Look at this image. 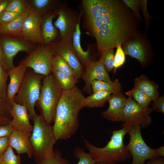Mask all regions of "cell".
I'll use <instances>...</instances> for the list:
<instances>
[{"mask_svg": "<svg viewBox=\"0 0 164 164\" xmlns=\"http://www.w3.org/2000/svg\"><path fill=\"white\" fill-rule=\"evenodd\" d=\"M27 69L21 62L8 72L10 81L7 87V96L11 103L22 84Z\"/></svg>", "mask_w": 164, "mask_h": 164, "instance_id": "19", "label": "cell"}, {"mask_svg": "<svg viewBox=\"0 0 164 164\" xmlns=\"http://www.w3.org/2000/svg\"><path fill=\"white\" fill-rule=\"evenodd\" d=\"M52 70L63 72L74 77V72L73 69L68 63L60 56L53 55Z\"/></svg>", "mask_w": 164, "mask_h": 164, "instance_id": "30", "label": "cell"}, {"mask_svg": "<svg viewBox=\"0 0 164 164\" xmlns=\"http://www.w3.org/2000/svg\"><path fill=\"white\" fill-rule=\"evenodd\" d=\"M21 161L19 155L15 154L13 149L9 146L0 156V164H21Z\"/></svg>", "mask_w": 164, "mask_h": 164, "instance_id": "33", "label": "cell"}, {"mask_svg": "<svg viewBox=\"0 0 164 164\" xmlns=\"http://www.w3.org/2000/svg\"><path fill=\"white\" fill-rule=\"evenodd\" d=\"M42 81L39 99L36 103H38L41 115L51 124L54 122L56 107L63 90L52 73L44 76Z\"/></svg>", "mask_w": 164, "mask_h": 164, "instance_id": "6", "label": "cell"}, {"mask_svg": "<svg viewBox=\"0 0 164 164\" xmlns=\"http://www.w3.org/2000/svg\"><path fill=\"white\" fill-rule=\"evenodd\" d=\"M85 68L81 77L85 82L83 88V90L85 92L91 93V83L94 80L108 82L112 81L104 65L99 60L92 62Z\"/></svg>", "mask_w": 164, "mask_h": 164, "instance_id": "16", "label": "cell"}, {"mask_svg": "<svg viewBox=\"0 0 164 164\" xmlns=\"http://www.w3.org/2000/svg\"><path fill=\"white\" fill-rule=\"evenodd\" d=\"M152 110L148 107H143L128 97L126 99L123 111L124 123L122 126L131 128L138 125L144 128L148 127L152 122L149 114Z\"/></svg>", "mask_w": 164, "mask_h": 164, "instance_id": "12", "label": "cell"}, {"mask_svg": "<svg viewBox=\"0 0 164 164\" xmlns=\"http://www.w3.org/2000/svg\"><path fill=\"white\" fill-rule=\"evenodd\" d=\"M20 15L17 13L4 10L0 14V24L9 22Z\"/></svg>", "mask_w": 164, "mask_h": 164, "instance_id": "40", "label": "cell"}, {"mask_svg": "<svg viewBox=\"0 0 164 164\" xmlns=\"http://www.w3.org/2000/svg\"><path fill=\"white\" fill-rule=\"evenodd\" d=\"M31 9L42 17L46 14L56 9L62 2L57 0H27Z\"/></svg>", "mask_w": 164, "mask_h": 164, "instance_id": "24", "label": "cell"}, {"mask_svg": "<svg viewBox=\"0 0 164 164\" xmlns=\"http://www.w3.org/2000/svg\"><path fill=\"white\" fill-rule=\"evenodd\" d=\"M141 127L132 126L128 132L130 140L126 146L133 157L131 164H144L148 159H152L159 156L155 149L149 147L145 142L141 133Z\"/></svg>", "mask_w": 164, "mask_h": 164, "instance_id": "8", "label": "cell"}, {"mask_svg": "<svg viewBox=\"0 0 164 164\" xmlns=\"http://www.w3.org/2000/svg\"><path fill=\"white\" fill-rule=\"evenodd\" d=\"M9 146V137L0 138V156L6 151Z\"/></svg>", "mask_w": 164, "mask_h": 164, "instance_id": "43", "label": "cell"}, {"mask_svg": "<svg viewBox=\"0 0 164 164\" xmlns=\"http://www.w3.org/2000/svg\"><path fill=\"white\" fill-rule=\"evenodd\" d=\"M155 151L159 156L164 157V147L162 146L159 148L155 149Z\"/></svg>", "mask_w": 164, "mask_h": 164, "instance_id": "46", "label": "cell"}, {"mask_svg": "<svg viewBox=\"0 0 164 164\" xmlns=\"http://www.w3.org/2000/svg\"><path fill=\"white\" fill-rule=\"evenodd\" d=\"M151 160L144 164H164V159L162 156H159Z\"/></svg>", "mask_w": 164, "mask_h": 164, "instance_id": "44", "label": "cell"}, {"mask_svg": "<svg viewBox=\"0 0 164 164\" xmlns=\"http://www.w3.org/2000/svg\"><path fill=\"white\" fill-rule=\"evenodd\" d=\"M11 103L10 114L12 119L9 123L13 130L25 133L30 136L33 126L30 122V118L26 108L13 101Z\"/></svg>", "mask_w": 164, "mask_h": 164, "instance_id": "15", "label": "cell"}, {"mask_svg": "<svg viewBox=\"0 0 164 164\" xmlns=\"http://www.w3.org/2000/svg\"><path fill=\"white\" fill-rule=\"evenodd\" d=\"M12 103L7 95L0 91V125H5L11 121Z\"/></svg>", "mask_w": 164, "mask_h": 164, "instance_id": "28", "label": "cell"}, {"mask_svg": "<svg viewBox=\"0 0 164 164\" xmlns=\"http://www.w3.org/2000/svg\"><path fill=\"white\" fill-rule=\"evenodd\" d=\"M11 0H0V14L5 10Z\"/></svg>", "mask_w": 164, "mask_h": 164, "instance_id": "45", "label": "cell"}, {"mask_svg": "<svg viewBox=\"0 0 164 164\" xmlns=\"http://www.w3.org/2000/svg\"><path fill=\"white\" fill-rule=\"evenodd\" d=\"M73 155L79 159L77 164H96L94 160L89 153L85 152L82 148L77 147L73 152Z\"/></svg>", "mask_w": 164, "mask_h": 164, "instance_id": "35", "label": "cell"}, {"mask_svg": "<svg viewBox=\"0 0 164 164\" xmlns=\"http://www.w3.org/2000/svg\"><path fill=\"white\" fill-rule=\"evenodd\" d=\"M91 85L93 93L104 91L112 94L121 92L122 89L121 84L118 79L111 82L95 80L91 82Z\"/></svg>", "mask_w": 164, "mask_h": 164, "instance_id": "26", "label": "cell"}, {"mask_svg": "<svg viewBox=\"0 0 164 164\" xmlns=\"http://www.w3.org/2000/svg\"><path fill=\"white\" fill-rule=\"evenodd\" d=\"M85 98L76 85L70 90L63 91L52 126L56 141L67 139L77 131L79 126L78 114L84 107Z\"/></svg>", "mask_w": 164, "mask_h": 164, "instance_id": "2", "label": "cell"}, {"mask_svg": "<svg viewBox=\"0 0 164 164\" xmlns=\"http://www.w3.org/2000/svg\"><path fill=\"white\" fill-rule=\"evenodd\" d=\"M30 8L26 0H11L5 10L22 15Z\"/></svg>", "mask_w": 164, "mask_h": 164, "instance_id": "32", "label": "cell"}, {"mask_svg": "<svg viewBox=\"0 0 164 164\" xmlns=\"http://www.w3.org/2000/svg\"><path fill=\"white\" fill-rule=\"evenodd\" d=\"M152 111L160 112L164 114V97L163 95L158 97L153 101L152 105Z\"/></svg>", "mask_w": 164, "mask_h": 164, "instance_id": "41", "label": "cell"}, {"mask_svg": "<svg viewBox=\"0 0 164 164\" xmlns=\"http://www.w3.org/2000/svg\"><path fill=\"white\" fill-rule=\"evenodd\" d=\"M53 55L49 46L37 47L21 62L35 73L46 76L51 73Z\"/></svg>", "mask_w": 164, "mask_h": 164, "instance_id": "10", "label": "cell"}, {"mask_svg": "<svg viewBox=\"0 0 164 164\" xmlns=\"http://www.w3.org/2000/svg\"><path fill=\"white\" fill-rule=\"evenodd\" d=\"M99 60L104 65L107 72L108 73L114 69V51L113 48L104 50L101 53Z\"/></svg>", "mask_w": 164, "mask_h": 164, "instance_id": "31", "label": "cell"}, {"mask_svg": "<svg viewBox=\"0 0 164 164\" xmlns=\"http://www.w3.org/2000/svg\"><path fill=\"white\" fill-rule=\"evenodd\" d=\"M0 35V42L4 56V64L9 70L15 67L13 59L16 55L20 51L29 53L32 51V46L29 41L22 38Z\"/></svg>", "mask_w": 164, "mask_h": 164, "instance_id": "13", "label": "cell"}, {"mask_svg": "<svg viewBox=\"0 0 164 164\" xmlns=\"http://www.w3.org/2000/svg\"><path fill=\"white\" fill-rule=\"evenodd\" d=\"M38 164H70L69 161L63 158L60 151L56 150L52 155L47 157L38 163Z\"/></svg>", "mask_w": 164, "mask_h": 164, "instance_id": "34", "label": "cell"}, {"mask_svg": "<svg viewBox=\"0 0 164 164\" xmlns=\"http://www.w3.org/2000/svg\"><path fill=\"white\" fill-rule=\"evenodd\" d=\"M32 120L33 125L29 138L32 148V156L38 164L53 154V146L56 140L52 126L41 115H37Z\"/></svg>", "mask_w": 164, "mask_h": 164, "instance_id": "4", "label": "cell"}, {"mask_svg": "<svg viewBox=\"0 0 164 164\" xmlns=\"http://www.w3.org/2000/svg\"><path fill=\"white\" fill-rule=\"evenodd\" d=\"M9 70L5 65L0 63V91L7 95V81Z\"/></svg>", "mask_w": 164, "mask_h": 164, "instance_id": "37", "label": "cell"}, {"mask_svg": "<svg viewBox=\"0 0 164 164\" xmlns=\"http://www.w3.org/2000/svg\"><path fill=\"white\" fill-rule=\"evenodd\" d=\"M122 45L125 54L137 59L142 65L150 61L152 50L145 33L138 30Z\"/></svg>", "mask_w": 164, "mask_h": 164, "instance_id": "7", "label": "cell"}, {"mask_svg": "<svg viewBox=\"0 0 164 164\" xmlns=\"http://www.w3.org/2000/svg\"><path fill=\"white\" fill-rule=\"evenodd\" d=\"M80 22L76 26V30L72 37L73 48L78 60L85 68L92 62L94 61L91 57V51L92 46L89 45L86 51L83 49L80 44L81 31L80 27Z\"/></svg>", "mask_w": 164, "mask_h": 164, "instance_id": "21", "label": "cell"}, {"mask_svg": "<svg viewBox=\"0 0 164 164\" xmlns=\"http://www.w3.org/2000/svg\"><path fill=\"white\" fill-rule=\"evenodd\" d=\"M114 56V71L115 72L117 69L122 66L125 60V54L122 48V45H118Z\"/></svg>", "mask_w": 164, "mask_h": 164, "instance_id": "38", "label": "cell"}, {"mask_svg": "<svg viewBox=\"0 0 164 164\" xmlns=\"http://www.w3.org/2000/svg\"><path fill=\"white\" fill-rule=\"evenodd\" d=\"M147 0H140V9L142 13L145 23V33L148 31L152 17L153 16L149 15L147 10Z\"/></svg>", "mask_w": 164, "mask_h": 164, "instance_id": "39", "label": "cell"}, {"mask_svg": "<svg viewBox=\"0 0 164 164\" xmlns=\"http://www.w3.org/2000/svg\"><path fill=\"white\" fill-rule=\"evenodd\" d=\"M30 9L9 22L0 24V35L20 38L24 19Z\"/></svg>", "mask_w": 164, "mask_h": 164, "instance_id": "22", "label": "cell"}, {"mask_svg": "<svg viewBox=\"0 0 164 164\" xmlns=\"http://www.w3.org/2000/svg\"><path fill=\"white\" fill-rule=\"evenodd\" d=\"M80 12L82 28L100 53L122 45L138 30L139 21L121 0H82Z\"/></svg>", "mask_w": 164, "mask_h": 164, "instance_id": "1", "label": "cell"}, {"mask_svg": "<svg viewBox=\"0 0 164 164\" xmlns=\"http://www.w3.org/2000/svg\"><path fill=\"white\" fill-rule=\"evenodd\" d=\"M42 17L31 9L24 19L20 38L43 45Z\"/></svg>", "mask_w": 164, "mask_h": 164, "instance_id": "14", "label": "cell"}, {"mask_svg": "<svg viewBox=\"0 0 164 164\" xmlns=\"http://www.w3.org/2000/svg\"><path fill=\"white\" fill-rule=\"evenodd\" d=\"M13 130V129L9 123L5 125H0V138L9 137Z\"/></svg>", "mask_w": 164, "mask_h": 164, "instance_id": "42", "label": "cell"}, {"mask_svg": "<svg viewBox=\"0 0 164 164\" xmlns=\"http://www.w3.org/2000/svg\"><path fill=\"white\" fill-rule=\"evenodd\" d=\"M44 76L32 70L27 69L22 84L13 99L15 103L26 108L32 120L37 115L34 107L39 99Z\"/></svg>", "mask_w": 164, "mask_h": 164, "instance_id": "5", "label": "cell"}, {"mask_svg": "<svg viewBox=\"0 0 164 164\" xmlns=\"http://www.w3.org/2000/svg\"><path fill=\"white\" fill-rule=\"evenodd\" d=\"M49 46L53 55L60 56L68 63L73 70L76 79L81 78L84 71V67L77 56L72 38H63L59 37Z\"/></svg>", "mask_w": 164, "mask_h": 164, "instance_id": "11", "label": "cell"}, {"mask_svg": "<svg viewBox=\"0 0 164 164\" xmlns=\"http://www.w3.org/2000/svg\"><path fill=\"white\" fill-rule=\"evenodd\" d=\"M56 15L57 9L46 14L42 17L41 30L43 46H49L59 38L57 28L53 23V19Z\"/></svg>", "mask_w": 164, "mask_h": 164, "instance_id": "20", "label": "cell"}, {"mask_svg": "<svg viewBox=\"0 0 164 164\" xmlns=\"http://www.w3.org/2000/svg\"><path fill=\"white\" fill-rule=\"evenodd\" d=\"M4 56L0 42V63H3L4 65Z\"/></svg>", "mask_w": 164, "mask_h": 164, "instance_id": "47", "label": "cell"}, {"mask_svg": "<svg viewBox=\"0 0 164 164\" xmlns=\"http://www.w3.org/2000/svg\"><path fill=\"white\" fill-rule=\"evenodd\" d=\"M111 94L109 92L101 91L94 92L90 95L85 97L84 107L88 108L102 107L105 105Z\"/></svg>", "mask_w": 164, "mask_h": 164, "instance_id": "25", "label": "cell"}, {"mask_svg": "<svg viewBox=\"0 0 164 164\" xmlns=\"http://www.w3.org/2000/svg\"><path fill=\"white\" fill-rule=\"evenodd\" d=\"M122 127L121 129L113 131L110 140L102 148L96 147L84 139L85 147L96 163L115 164L125 162L131 157L130 152L123 142L124 136L131 128Z\"/></svg>", "mask_w": 164, "mask_h": 164, "instance_id": "3", "label": "cell"}, {"mask_svg": "<svg viewBox=\"0 0 164 164\" xmlns=\"http://www.w3.org/2000/svg\"><path fill=\"white\" fill-rule=\"evenodd\" d=\"M30 137L27 133L13 130L9 137V146L15 149L18 155L26 153L31 158L33 150Z\"/></svg>", "mask_w": 164, "mask_h": 164, "instance_id": "18", "label": "cell"}, {"mask_svg": "<svg viewBox=\"0 0 164 164\" xmlns=\"http://www.w3.org/2000/svg\"><path fill=\"white\" fill-rule=\"evenodd\" d=\"M134 87L138 89L149 97L152 101L159 96L158 86L155 82L142 75L134 80Z\"/></svg>", "mask_w": 164, "mask_h": 164, "instance_id": "23", "label": "cell"}, {"mask_svg": "<svg viewBox=\"0 0 164 164\" xmlns=\"http://www.w3.org/2000/svg\"><path fill=\"white\" fill-rule=\"evenodd\" d=\"M121 1L126 6L132 10L138 21H142L140 12V0H122Z\"/></svg>", "mask_w": 164, "mask_h": 164, "instance_id": "36", "label": "cell"}, {"mask_svg": "<svg viewBox=\"0 0 164 164\" xmlns=\"http://www.w3.org/2000/svg\"><path fill=\"white\" fill-rule=\"evenodd\" d=\"M125 94L132 98L138 104L144 107H148L152 101L147 95L138 89L134 87L125 92Z\"/></svg>", "mask_w": 164, "mask_h": 164, "instance_id": "29", "label": "cell"}, {"mask_svg": "<svg viewBox=\"0 0 164 164\" xmlns=\"http://www.w3.org/2000/svg\"><path fill=\"white\" fill-rule=\"evenodd\" d=\"M96 164H110L105 163H102V162H97V163H96Z\"/></svg>", "mask_w": 164, "mask_h": 164, "instance_id": "48", "label": "cell"}, {"mask_svg": "<svg viewBox=\"0 0 164 164\" xmlns=\"http://www.w3.org/2000/svg\"><path fill=\"white\" fill-rule=\"evenodd\" d=\"M63 91L72 89L77 82V80L72 75L61 71L52 70L51 73Z\"/></svg>", "mask_w": 164, "mask_h": 164, "instance_id": "27", "label": "cell"}, {"mask_svg": "<svg viewBox=\"0 0 164 164\" xmlns=\"http://www.w3.org/2000/svg\"><path fill=\"white\" fill-rule=\"evenodd\" d=\"M126 99L121 91L112 94L107 101L109 104L108 108L101 113L102 116L111 121L123 122V113Z\"/></svg>", "mask_w": 164, "mask_h": 164, "instance_id": "17", "label": "cell"}, {"mask_svg": "<svg viewBox=\"0 0 164 164\" xmlns=\"http://www.w3.org/2000/svg\"><path fill=\"white\" fill-rule=\"evenodd\" d=\"M57 10L58 17L54 25L59 30L60 37L72 38L77 25L80 22V12L69 7L66 1L62 3Z\"/></svg>", "mask_w": 164, "mask_h": 164, "instance_id": "9", "label": "cell"}]
</instances>
